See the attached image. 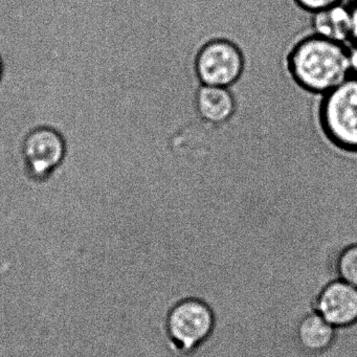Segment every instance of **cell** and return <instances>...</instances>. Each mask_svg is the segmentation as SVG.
Listing matches in <instances>:
<instances>
[{"instance_id": "ba28073f", "label": "cell", "mask_w": 357, "mask_h": 357, "mask_svg": "<svg viewBox=\"0 0 357 357\" xmlns=\"http://www.w3.org/2000/svg\"><path fill=\"white\" fill-rule=\"evenodd\" d=\"M196 109L210 124H225L235 114L236 102L229 89L202 85L196 93Z\"/></svg>"}, {"instance_id": "7a4b0ae2", "label": "cell", "mask_w": 357, "mask_h": 357, "mask_svg": "<svg viewBox=\"0 0 357 357\" xmlns=\"http://www.w3.org/2000/svg\"><path fill=\"white\" fill-rule=\"evenodd\" d=\"M217 317L204 298L187 296L173 303L162 319L167 346L177 356L189 357L215 333Z\"/></svg>"}, {"instance_id": "9c48e42d", "label": "cell", "mask_w": 357, "mask_h": 357, "mask_svg": "<svg viewBox=\"0 0 357 357\" xmlns=\"http://www.w3.org/2000/svg\"><path fill=\"white\" fill-rule=\"evenodd\" d=\"M311 24L317 36L340 43L350 41V14L344 3L312 14Z\"/></svg>"}, {"instance_id": "5bb4252c", "label": "cell", "mask_w": 357, "mask_h": 357, "mask_svg": "<svg viewBox=\"0 0 357 357\" xmlns=\"http://www.w3.org/2000/svg\"><path fill=\"white\" fill-rule=\"evenodd\" d=\"M1 73H3V64H1V61H0V77H1Z\"/></svg>"}, {"instance_id": "4fadbf2b", "label": "cell", "mask_w": 357, "mask_h": 357, "mask_svg": "<svg viewBox=\"0 0 357 357\" xmlns=\"http://www.w3.org/2000/svg\"><path fill=\"white\" fill-rule=\"evenodd\" d=\"M349 50H350V62L352 74H357V47L351 45Z\"/></svg>"}, {"instance_id": "5b68a950", "label": "cell", "mask_w": 357, "mask_h": 357, "mask_svg": "<svg viewBox=\"0 0 357 357\" xmlns=\"http://www.w3.org/2000/svg\"><path fill=\"white\" fill-rule=\"evenodd\" d=\"M22 155L31 178L45 181L63 160L66 143L58 131L41 127L26 135Z\"/></svg>"}, {"instance_id": "3957f363", "label": "cell", "mask_w": 357, "mask_h": 357, "mask_svg": "<svg viewBox=\"0 0 357 357\" xmlns=\"http://www.w3.org/2000/svg\"><path fill=\"white\" fill-rule=\"evenodd\" d=\"M319 126L338 149L357 154V74L323 95L319 108Z\"/></svg>"}, {"instance_id": "8fae6325", "label": "cell", "mask_w": 357, "mask_h": 357, "mask_svg": "<svg viewBox=\"0 0 357 357\" xmlns=\"http://www.w3.org/2000/svg\"><path fill=\"white\" fill-rule=\"evenodd\" d=\"M294 5L300 11L312 14L330 9L344 3V0H294Z\"/></svg>"}, {"instance_id": "52a82bcc", "label": "cell", "mask_w": 357, "mask_h": 357, "mask_svg": "<svg viewBox=\"0 0 357 357\" xmlns=\"http://www.w3.org/2000/svg\"><path fill=\"white\" fill-rule=\"evenodd\" d=\"M294 340L305 354L319 356L337 344L338 330L330 325L319 313L311 310L302 315L296 328Z\"/></svg>"}, {"instance_id": "30bf717a", "label": "cell", "mask_w": 357, "mask_h": 357, "mask_svg": "<svg viewBox=\"0 0 357 357\" xmlns=\"http://www.w3.org/2000/svg\"><path fill=\"white\" fill-rule=\"evenodd\" d=\"M333 273L334 278L357 288V242L340 246L334 257Z\"/></svg>"}, {"instance_id": "7c38bea8", "label": "cell", "mask_w": 357, "mask_h": 357, "mask_svg": "<svg viewBox=\"0 0 357 357\" xmlns=\"http://www.w3.org/2000/svg\"><path fill=\"white\" fill-rule=\"evenodd\" d=\"M344 3L350 14L351 34L349 43L353 47H357V0H346Z\"/></svg>"}, {"instance_id": "277c9868", "label": "cell", "mask_w": 357, "mask_h": 357, "mask_svg": "<svg viewBox=\"0 0 357 357\" xmlns=\"http://www.w3.org/2000/svg\"><path fill=\"white\" fill-rule=\"evenodd\" d=\"M245 68L243 54L227 39H214L198 51L196 76L202 85L229 89L241 78Z\"/></svg>"}, {"instance_id": "6da1fadb", "label": "cell", "mask_w": 357, "mask_h": 357, "mask_svg": "<svg viewBox=\"0 0 357 357\" xmlns=\"http://www.w3.org/2000/svg\"><path fill=\"white\" fill-rule=\"evenodd\" d=\"M287 68L301 89L325 95L352 74L350 50L344 43L315 34L307 36L288 54Z\"/></svg>"}, {"instance_id": "8992f818", "label": "cell", "mask_w": 357, "mask_h": 357, "mask_svg": "<svg viewBox=\"0 0 357 357\" xmlns=\"http://www.w3.org/2000/svg\"><path fill=\"white\" fill-rule=\"evenodd\" d=\"M312 310L338 331L348 329L357 324V288L332 278L315 294Z\"/></svg>"}]
</instances>
